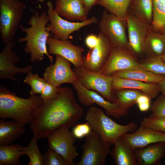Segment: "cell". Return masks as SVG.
Wrapping results in <instances>:
<instances>
[{"label": "cell", "instance_id": "obj_30", "mask_svg": "<svg viewBox=\"0 0 165 165\" xmlns=\"http://www.w3.org/2000/svg\"><path fill=\"white\" fill-rule=\"evenodd\" d=\"M153 17L151 29L165 34V0H153Z\"/></svg>", "mask_w": 165, "mask_h": 165}, {"label": "cell", "instance_id": "obj_39", "mask_svg": "<svg viewBox=\"0 0 165 165\" xmlns=\"http://www.w3.org/2000/svg\"><path fill=\"white\" fill-rule=\"evenodd\" d=\"M99 41V38L98 35L90 34L85 38V42L86 46L90 49L97 46Z\"/></svg>", "mask_w": 165, "mask_h": 165}, {"label": "cell", "instance_id": "obj_6", "mask_svg": "<svg viewBox=\"0 0 165 165\" xmlns=\"http://www.w3.org/2000/svg\"><path fill=\"white\" fill-rule=\"evenodd\" d=\"M100 31L112 47L123 48L129 50L126 33V20L120 19L106 10L103 13L98 23Z\"/></svg>", "mask_w": 165, "mask_h": 165}, {"label": "cell", "instance_id": "obj_17", "mask_svg": "<svg viewBox=\"0 0 165 165\" xmlns=\"http://www.w3.org/2000/svg\"><path fill=\"white\" fill-rule=\"evenodd\" d=\"M98 45L90 50L86 55L82 56V66L90 71L99 72L104 65L112 46L104 36L99 32Z\"/></svg>", "mask_w": 165, "mask_h": 165}, {"label": "cell", "instance_id": "obj_12", "mask_svg": "<svg viewBox=\"0 0 165 165\" xmlns=\"http://www.w3.org/2000/svg\"><path fill=\"white\" fill-rule=\"evenodd\" d=\"M47 138L50 147L61 155L71 165H75L74 160L79 155L74 145L76 138L69 129L56 130Z\"/></svg>", "mask_w": 165, "mask_h": 165}, {"label": "cell", "instance_id": "obj_42", "mask_svg": "<svg viewBox=\"0 0 165 165\" xmlns=\"http://www.w3.org/2000/svg\"><path fill=\"white\" fill-rule=\"evenodd\" d=\"M162 58L165 63V51L163 54L162 55Z\"/></svg>", "mask_w": 165, "mask_h": 165}, {"label": "cell", "instance_id": "obj_36", "mask_svg": "<svg viewBox=\"0 0 165 165\" xmlns=\"http://www.w3.org/2000/svg\"><path fill=\"white\" fill-rule=\"evenodd\" d=\"M151 110L152 113L149 117H165V97L163 94L153 102L151 106Z\"/></svg>", "mask_w": 165, "mask_h": 165}, {"label": "cell", "instance_id": "obj_7", "mask_svg": "<svg viewBox=\"0 0 165 165\" xmlns=\"http://www.w3.org/2000/svg\"><path fill=\"white\" fill-rule=\"evenodd\" d=\"M112 144L104 142L98 133L92 130L86 137L81 159L75 165H104Z\"/></svg>", "mask_w": 165, "mask_h": 165}, {"label": "cell", "instance_id": "obj_4", "mask_svg": "<svg viewBox=\"0 0 165 165\" xmlns=\"http://www.w3.org/2000/svg\"><path fill=\"white\" fill-rule=\"evenodd\" d=\"M86 119L92 130L98 133L104 142L112 145L123 134L129 132H133L138 127L133 122L126 125L118 124L105 114L102 109L94 106L88 109Z\"/></svg>", "mask_w": 165, "mask_h": 165}, {"label": "cell", "instance_id": "obj_23", "mask_svg": "<svg viewBox=\"0 0 165 165\" xmlns=\"http://www.w3.org/2000/svg\"><path fill=\"white\" fill-rule=\"evenodd\" d=\"M25 125L14 120H0V145H10L26 131Z\"/></svg>", "mask_w": 165, "mask_h": 165}, {"label": "cell", "instance_id": "obj_37", "mask_svg": "<svg viewBox=\"0 0 165 165\" xmlns=\"http://www.w3.org/2000/svg\"><path fill=\"white\" fill-rule=\"evenodd\" d=\"M72 132L76 138L80 139L86 137L91 133L92 129L88 123L77 124L74 126Z\"/></svg>", "mask_w": 165, "mask_h": 165}, {"label": "cell", "instance_id": "obj_33", "mask_svg": "<svg viewBox=\"0 0 165 165\" xmlns=\"http://www.w3.org/2000/svg\"><path fill=\"white\" fill-rule=\"evenodd\" d=\"M23 82L29 84L31 87V95L41 94L46 82L44 78L40 77L38 74H33L32 72L28 74Z\"/></svg>", "mask_w": 165, "mask_h": 165}, {"label": "cell", "instance_id": "obj_25", "mask_svg": "<svg viewBox=\"0 0 165 165\" xmlns=\"http://www.w3.org/2000/svg\"><path fill=\"white\" fill-rule=\"evenodd\" d=\"M25 147L17 145H0V165H22L20 158L25 155Z\"/></svg>", "mask_w": 165, "mask_h": 165}, {"label": "cell", "instance_id": "obj_38", "mask_svg": "<svg viewBox=\"0 0 165 165\" xmlns=\"http://www.w3.org/2000/svg\"><path fill=\"white\" fill-rule=\"evenodd\" d=\"M60 86L57 87L46 81L40 96L43 100H47L54 98L59 90Z\"/></svg>", "mask_w": 165, "mask_h": 165}, {"label": "cell", "instance_id": "obj_35", "mask_svg": "<svg viewBox=\"0 0 165 165\" xmlns=\"http://www.w3.org/2000/svg\"><path fill=\"white\" fill-rule=\"evenodd\" d=\"M140 123L153 130L165 133V117H144Z\"/></svg>", "mask_w": 165, "mask_h": 165}, {"label": "cell", "instance_id": "obj_3", "mask_svg": "<svg viewBox=\"0 0 165 165\" xmlns=\"http://www.w3.org/2000/svg\"><path fill=\"white\" fill-rule=\"evenodd\" d=\"M40 96L31 95L27 98L18 97L3 86L0 87V118H10L23 123H30L32 112L40 105Z\"/></svg>", "mask_w": 165, "mask_h": 165}, {"label": "cell", "instance_id": "obj_34", "mask_svg": "<svg viewBox=\"0 0 165 165\" xmlns=\"http://www.w3.org/2000/svg\"><path fill=\"white\" fill-rule=\"evenodd\" d=\"M43 165H71L60 154L49 147L42 154Z\"/></svg>", "mask_w": 165, "mask_h": 165}, {"label": "cell", "instance_id": "obj_10", "mask_svg": "<svg viewBox=\"0 0 165 165\" xmlns=\"http://www.w3.org/2000/svg\"><path fill=\"white\" fill-rule=\"evenodd\" d=\"M72 84L76 91L78 100L82 105L91 106L96 104L105 109L107 115L116 119L127 114L128 112L118 105L105 100L97 92L85 89L78 80Z\"/></svg>", "mask_w": 165, "mask_h": 165}, {"label": "cell", "instance_id": "obj_43", "mask_svg": "<svg viewBox=\"0 0 165 165\" xmlns=\"http://www.w3.org/2000/svg\"><path fill=\"white\" fill-rule=\"evenodd\" d=\"M44 0H38V1L41 2H43Z\"/></svg>", "mask_w": 165, "mask_h": 165}, {"label": "cell", "instance_id": "obj_5", "mask_svg": "<svg viewBox=\"0 0 165 165\" xmlns=\"http://www.w3.org/2000/svg\"><path fill=\"white\" fill-rule=\"evenodd\" d=\"M26 8L19 0H0V33L3 43L13 39Z\"/></svg>", "mask_w": 165, "mask_h": 165}, {"label": "cell", "instance_id": "obj_9", "mask_svg": "<svg viewBox=\"0 0 165 165\" xmlns=\"http://www.w3.org/2000/svg\"><path fill=\"white\" fill-rule=\"evenodd\" d=\"M73 70L78 81L83 87L95 90L106 100L112 102L113 76H105L99 72L90 71L83 66L74 68Z\"/></svg>", "mask_w": 165, "mask_h": 165}, {"label": "cell", "instance_id": "obj_41", "mask_svg": "<svg viewBox=\"0 0 165 165\" xmlns=\"http://www.w3.org/2000/svg\"><path fill=\"white\" fill-rule=\"evenodd\" d=\"M162 94L165 97V78L157 83Z\"/></svg>", "mask_w": 165, "mask_h": 165}, {"label": "cell", "instance_id": "obj_32", "mask_svg": "<svg viewBox=\"0 0 165 165\" xmlns=\"http://www.w3.org/2000/svg\"><path fill=\"white\" fill-rule=\"evenodd\" d=\"M38 140L33 136L29 145L25 147V155H27L30 159L28 165H43L42 154L38 148Z\"/></svg>", "mask_w": 165, "mask_h": 165}, {"label": "cell", "instance_id": "obj_20", "mask_svg": "<svg viewBox=\"0 0 165 165\" xmlns=\"http://www.w3.org/2000/svg\"><path fill=\"white\" fill-rule=\"evenodd\" d=\"M55 11L60 16L71 21L87 20L88 13L79 0H56Z\"/></svg>", "mask_w": 165, "mask_h": 165}, {"label": "cell", "instance_id": "obj_31", "mask_svg": "<svg viewBox=\"0 0 165 165\" xmlns=\"http://www.w3.org/2000/svg\"><path fill=\"white\" fill-rule=\"evenodd\" d=\"M140 64L143 68L147 71L165 76V63L162 56H149Z\"/></svg>", "mask_w": 165, "mask_h": 165}, {"label": "cell", "instance_id": "obj_22", "mask_svg": "<svg viewBox=\"0 0 165 165\" xmlns=\"http://www.w3.org/2000/svg\"><path fill=\"white\" fill-rule=\"evenodd\" d=\"M110 154L116 165H138L134 150L121 138L113 144Z\"/></svg>", "mask_w": 165, "mask_h": 165}, {"label": "cell", "instance_id": "obj_40", "mask_svg": "<svg viewBox=\"0 0 165 165\" xmlns=\"http://www.w3.org/2000/svg\"><path fill=\"white\" fill-rule=\"evenodd\" d=\"M100 0H79L86 10L89 12L95 5L97 4Z\"/></svg>", "mask_w": 165, "mask_h": 165}, {"label": "cell", "instance_id": "obj_8", "mask_svg": "<svg viewBox=\"0 0 165 165\" xmlns=\"http://www.w3.org/2000/svg\"><path fill=\"white\" fill-rule=\"evenodd\" d=\"M47 13L50 23L46 27V30L53 35V37L61 40H68L72 32L78 31L84 26L96 24L98 20L93 16L87 20L80 22H72L64 20L55 11L54 5L51 1L47 3Z\"/></svg>", "mask_w": 165, "mask_h": 165}, {"label": "cell", "instance_id": "obj_15", "mask_svg": "<svg viewBox=\"0 0 165 165\" xmlns=\"http://www.w3.org/2000/svg\"><path fill=\"white\" fill-rule=\"evenodd\" d=\"M72 63L68 60L58 55H56V61L45 70L43 78L48 82L57 87L64 83L73 84L77 80L76 74L71 68Z\"/></svg>", "mask_w": 165, "mask_h": 165}, {"label": "cell", "instance_id": "obj_1", "mask_svg": "<svg viewBox=\"0 0 165 165\" xmlns=\"http://www.w3.org/2000/svg\"><path fill=\"white\" fill-rule=\"evenodd\" d=\"M83 114L72 89L60 86L54 98L42 100L40 106L32 112L30 128L33 136L38 139L47 138L56 130L73 127Z\"/></svg>", "mask_w": 165, "mask_h": 165}, {"label": "cell", "instance_id": "obj_19", "mask_svg": "<svg viewBox=\"0 0 165 165\" xmlns=\"http://www.w3.org/2000/svg\"><path fill=\"white\" fill-rule=\"evenodd\" d=\"M125 89L141 91L151 99L156 97L160 92L159 85L157 83H147L113 76L112 90Z\"/></svg>", "mask_w": 165, "mask_h": 165}, {"label": "cell", "instance_id": "obj_21", "mask_svg": "<svg viewBox=\"0 0 165 165\" xmlns=\"http://www.w3.org/2000/svg\"><path fill=\"white\" fill-rule=\"evenodd\" d=\"M133 150L138 165H156L165 156V142L154 143Z\"/></svg>", "mask_w": 165, "mask_h": 165}, {"label": "cell", "instance_id": "obj_2", "mask_svg": "<svg viewBox=\"0 0 165 165\" xmlns=\"http://www.w3.org/2000/svg\"><path fill=\"white\" fill-rule=\"evenodd\" d=\"M47 13L45 11L40 13L35 10L28 21L29 27L20 24L19 28L26 35L18 37V43L26 42L24 51L27 54H30V61L32 63L39 62L44 59L46 56L51 64L53 61V56L49 55L47 49V41L52 34L46 29L49 22Z\"/></svg>", "mask_w": 165, "mask_h": 165}, {"label": "cell", "instance_id": "obj_13", "mask_svg": "<svg viewBox=\"0 0 165 165\" xmlns=\"http://www.w3.org/2000/svg\"><path fill=\"white\" fill-rule=\"evenodd\" d=\"M16 45V40H13L5 44L0 53V78L17 81L15 76L20 73L28 74L32 72L33 66L28 65L23 68L16 67L15 64L19 62L20 58L13 51Z\"/></svg>", "mask_w": 165, "mask_h": 165}, {"label": "cell", "instance_id": "obj_14", "mask_svg": "<svg viewBox=\"0 0 165 165\" xmlns=\"http://www.w3.org/2000/svg\"><path fill=\"white\" fill-rule=\"evenodd\" d=\"M126 20L129 50L140 54L144 52L145 41L151 30V25L141 21L128 9Z\"/></svg>", "mask_w": 165, "mask_h": 165}, {"label": "cell", "instance_id": "obj_26", "mask_svg": "<svg viewBox=\"0 0 165 165\" xmlns=\"http://www.w3.org/2000/svg\"><path fill=\"white\" fill-rule=\"evenodd\" d=\"M143 94H144L141 91L132 89L112 90V102L128 112L129 108L136 104L138 97Z\"/></svg>", "mask_w": 165, "mask_h": 165}, {"label": "cell", "instance_id": "obj_24", "mask_svg": "<svg viewBox=\"0 0 165 165\" xmlns=\"http://www.w3.org/2000/svg\"><path fill=\"white\" fill-rule=\"evenodd\" d=\"M112 76L147 83H157L165 78V75L155 74L142 68L117 72L114 73Z\"/></svg>", "mask_w": 165, "mask_h": 165}, {"label": "cell", "instance_id": "obj_16", "mask_svg": "<svg viewBox=\"0 0 165 165\" xmlns=\"http://www.w3.org/2000/svg\"><path fill=\"white\" fill-rule=\"evenodd\" d=\"M48 52L50 55L60 56L69 61L74 68L82 66V54L85 50L82 47L73 45L68 40H61L51 36L47 41Z\"/></svg>", "mask_w": 165, "mask_h": 165}, {"label": "cell", "instance_id": "obj_28", "mask_svg": "<svg viewBox=\"0 0 165 165\" xmlns=\"http://www.w3.org/2000/svg\"><path fill=\"white\" fill-rule=\"evenodd\" d=\"M144 51L149 56H162L165 51V34L151 30L146 38Z\"/></svg>", "mask_w": 165, "mask_h": 165}, {"label": "cell", "instance_id": "obj_11", "mask_svg": "<svg viewBox=\"0 0 165 165\" xmlns=\"http://www.w3.org/2000/svg\"><path fill=\"white\" fill-rule=\"evenodd\" d=\"M142 68L130 51L123 48L112 47L106 61L99 72L104 75L112 76L117 72Z\"/></svg>", "mask_w": 165, "mask_h": 165}, {"label": "cell", "instance_id": "obj_18", "mask_svg": "<svg viewBox=\"0 0 165 165\" xmlns=\"http://www.w3.org/2000/svg\"><path fill=\"white\" fill-rule=\"evenodd\" d=\"M133 149L151 144L165 142V133L141 124L134 132L126 133L120 137Z\"/></svg>", "mask_w": 165, "mask_h": 165}, {"label": "cell", "instance_id": "obj_29", "mask_svg": "<svg viewBox=\"0 0 165 165\" xmlns=\"http://www.w3.org/2000/svg\"><path fill=\"white\" fill-rule=\"evenodd\" d=\"M132 0H100L97 5L118 18L126 20L128 9Z\"/></svg>", "mask_w": 165, "mask_h": 165}, {"label": "cell", "instance_id": "obj_27", "mask_svg": "<svg viewBox=\"0 0 165 165\" xmlns=\"http://www.w3.org/2000/svg\"><path fill=\"white\" fill-rule=\"evenodd\" d=\"M128 10L142 21L151 25L153 17V0H132Z\"/></svg>", "mask_w": 165, "mask_h": 165}]
</instances>
